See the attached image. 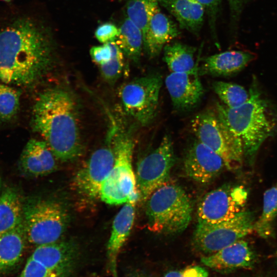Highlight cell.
Instances as JSON below:
<instances>
[{"label": "cell", "instance_id": "cell-1", "mask_svg": "<svg viewBox=\"0 0 277 277\" xmlns=\"http://www.w3.org/2000/svg\"><path fill=\"white\" fill-rule=\"evenodd\" d=\"M52 38L34 21L20 18L0 31V82L9 85L30 86L51 65Z\"/></svg>", "mask_w": 277, "mask_h": 277}, {"label": "cell", "instance_id": "cell-2", "mask_svg": "<svg viewBox=\"0 0 277 277\" xmlns=\"http://www.w3.org/2000/svg\"><path fill=\"white\" fill-rule=\"evenodd\" d=\"M31 126L58 160L71 162L81 155L77 107L67 91L54 88L41 93L33 106Z\"/></svg>", "mask_w": 277, "mask_h": 277}, {"label": "cell", "instance_id": "cell-3", "mask_svg": "<svg viewBox=\"0 0 277 277\" xmlns=\"http://www.w3.org/2000/svg\"><path fill=\"white\" fill-rule=\"evenodd\" d=\"M249 93V100L241 106L231 108L217 103L216 111L223 122L241 141L244 157L252 163L262 144L273 135L276 123L267 103L254 84Z\"/></svg>", "mask_w": 277, "mask_h": 277}, {"label": "cell", "instance_id": "cell-4", "mask_svg": "<svg viewBox=\"0 0 277 277\" xmlns=\"http://www.w3.org/2000/svg\"><path fill=\"white\" fill-rule=\"evenodd\" d=\"M192 202L179 185L166 182L146 201L148 228L155 233L175 234L189 225L192 217Z\"/></svg>", "mask_w": 277, "mask_h": 277}, {"label": "cell", "instance_id": "cell-5", "mask_svg": "<svg viewBox=\"0 0 277 277\" xmlns=\"http://www.w3.org/2000/svg\"><path fill=\"white\" fill-rule=\"evenodd\" d=\"M69 220L65 206L55 200L35 197L23 203L27 241L36 246L61 240Z\"/></svg>", "mask_w": 277, "mask_h": 277}, {"label": "cell", "instance_id": "cell-6", "mask_svg": "<svg viewBox=\"0 0 277 277\" xmlns=\"http://www.w3.org/2000/svg\"><path fill=\"white\" fill-rule=\"evenodd\" d=\"M134 145L129 134H122L115 141L114 164L102 185L100 194L101 200L107 204L135 203L138 199L132 166Z\"/></svg>", "mask_w": 277, "mask_h": 277}, {"label": "cell", "instance_id": "cell-7", "mask_svg": "<svg viewBox=\"0 0 277 277\" xmlns=\"http://www.w3.org/2000/svg\"><path fill=\"white\" fill-rule=\"evenodd\" d=\"M191 127L196 139L217 153L226 168L236 169L241 166L244 158L241 142L216 111L207 109L197 113L192 118Z\"/></svg>", "mask_w": 277, "mask_h": 277}, {"label": "cell", "instance_id": "cell-8", "mask_svg": "<svg viewBox=\"0 0 277 277\" xmlns=\"http://www.w3.org/2000/svg\"><path fill=\"white\" fill-rule=\"evenodd\" d=\"M254 222L253 213L245 210L219 223H198L193 234V244L207 255L214 253L251 233Z\"/></svg>", "mask_w": 277, "mask_h": 277}, {"label": "cell", "instance_id": "cell-9", "mask_svg": "<svg viewBox=\"0 0 277 277\" xmlns=\"http://www.w3.org/2000/svg\"><path fill=\"white\" fill-rule=\"evenodd\" d=\"M159 74H150L124 84L118 95L126 112L141 125H149L158 109L162 85Z\"/></svg>", "mask_w": 277, "mask_h": 277}, {"label": "cell", "instance_id": "cell-10", "mask_svg": "<svg viewBox=\"0 0 277 277\" xmlns=\"http://www.w3.org/2000/svg\"><path fill=\"white\" fill-rule=\"evenodd\" d=\"M174 163L172 142L169 135H165L159 145L137 163L136 187L140 201L146 202L155 190L167 182Z\"/></svg>", "mask_w": 277, "mask_h": 277}, {"label": "cell", "instance_id": "cell-11", "mask_svg": "<svg viewBox=\"0 0 277 277\" xmlns=\"http://www.w3.org/2000/svg\"><path fill=\"white\" fill-rule=\"evenodd\" d=\"M247 193L241 186L223 185L206 193L197 209L198 223L216 224L245 210Z\"/></svg>", "mask_w": 277, "mask_h": 277}, {"label": "cell", "instance_id": "cell-12", "mask_svg": "<svg viewBox=\"0 0 277 277\" xmlns=\"http://www.w3.org/2000/svg\"><path fill=\"white\" fill-rule=\"evenodd\" d=\"M113 149L104 147L95 150L77 171L73 180L76 190L84 197L100 198L102 185L114 162Z\"/></svg>", "mask_w": 277, "mask_h": 277}, {"label": "cell", "instance_id": "cell-13", "mask_svg": "<svg viewBox=\"0 0 277 277\" xmlns=\"http://www.w3.org/2000/svg\"><path fill=\"white\" fill-rule=\"evenodd\" d=\"M226 167L223 159L197 139L187 151L184 161L186 174L196 182L207 184Z\"/></svg>", "mask_w": 277, "mask_h": 277}, {"label": "cell", "instance_id": "cell-14", "mask_svg": "<svg viewBox=\"0 0 277 277\" xmlns=\"http://www.w3.org/2000/svg\"><path fill=\"white\" fill-rule=\"evenodd\" d=\"M77 246L61 239L37 246L30 258L61 277H68L77 258Z\"/></svg>", "mask_w": 277, "mask_h": 277}, {"label": "cell", "instance_id": "cell-15", "mask_svg": "<svg viewBox=\"0 0 277 277\" xmlns=\"http://www.w3.org/2000/svg\"><path fill=\"white\" fill-rule=\"evenodd\" d=\"M199 76L198 69L190 72H171L167 76L165 86L175 108L190 110L201 101L204 90Z\"/></svg>", "mask_w": 277, "mask_h": 277}, {"label": "cell", "instance_id": "cell-16", "mask_svg": "<svg viewBox=\"0 0 277 277\" xmlns=\"http://www.w3.org/2000/svg\"><path fill=\"white\" fill-rule=\"evenodd\" d=\"M255 261L254 251L248 243L242 239L201 259L205 266L223 273L252 268Z\"/></svg>", "mask_w": 277, "mask_h": 277}, {"label": "cell", "instance_id": "cell-17", "mask_svg": "<svg viewBox=\"0 0 277 277\" xmlns=\"http://www.w3.org/2000/svg\"><path fill=\"white\" fill-rule=\"evenodd\" d=\"M57 160L44 140L31 139L21 155L19 169L26 176H44L56 170Z\"/></svg>", "mask_w": 277, "mask_h": 277}, {"label": "cell", "instance_id": "cell-18", "mask_svg": "<svg viewBox=\"0 0 277 277\" xmlns=\"http://www.w3.org/2000/svg\"><path fill=\"white\" fill-rule=\"evenodd\" d=\"M257 57L248 50H230L202 58L199 75L229 76L244 69Z\"/></svg>", "mask_w": 277, "mask_h": 277}, {"label": "cell", "instance_id": "cell-19", "mask_svg": "<svg viewBox=\"0 0 277 277\" xmlns=\"http://www.w3.org/2000/svg\"><path fill=\"white\" fill-rule=\"evenodd\" d=\"M180 32L175 23L156 6L149 19L143 36L144 48L148 56H158L165 46L176 37Z\"/></svg>", "mask_w": 277, "mask_h": 277}, {"label": "cell", "instance_id": "cell-20", "mask_svg": "<svg viewBox=\"0 0 277 277\" xmlns=\"http://www.w3.org/2000/svg\"><path fill=\"white\" fill-rule=\"evenodd\" d=\"M135 203L128 202L115 215L107 246V256L109 271L117 277V262L119 253L128 239L135 217Z\"/></svg>", "mask_w": 277, "mask_h": 277}, {"label": "cell", "instance_id": "cell-21", "mask_svg": "<svg viewBox=\"0 0 277 277\" xmlns=\"http://www.w3.org/2000/svg\"><path fill=\"white\" fill-rule=\"evenodd\" d=\"M177 20L179 27L198 35L206 13L203 6L195 0H157Z\"/></svg>", "mask_w": 277, "mask_h": 277}, {"label": "cell", "instance_id": "cell-22", "mask_svg": "<svg viewBox=\"0 0 277 277\" xmlns=\"http://www.w3.org/2000/svg\"><path fill=\"white\" fill-rule=\"evenodd\" d=\"M27 241L23 222L0 236V275L10 272L19 264Z\"/></svg>", "mask_w": 277, "mask_h": 277}, {"label": "cell", "instance_id": "cell-23", "mask_svg": "<svg viewBox=\"0 0 277 277\" xmlns=\"http://www.w3.org/2000/svg\"><path fill=\"white\" fill-rule=\"evenodd\" d=\"M23 203L18 190L14 187L0 193V236L23 222Z\"/></svg>", "mask_w": 277, "mask_h": 277}, {"label": "cell", "instance_id": "cell-24", "mask_svg": "<svg viewBox=\"0 0 277 277\" xmlns=\"http://www.w3.org/2000/svg\"><path fill=\"white\" fill-rule=\"evenodd\" d=\"M163 49V60L171 72H190L198 69V61L194 59L196 48L175 42L166 45Z\"/></svg>", "mask_w": 277, "mask_h": 277}, {"label": "cell", "instance_id": "cell-25", "mask_svg": "<svg viewBox=\"0 0 277 277\" xmlns=\"http://www.w3.org/2000/svg\"><path fill=\"white\" fill-rule=\"evenodd\" d=\"M115 42L127 57L135 63H139L144 46L143 34L141 30L128 17L120 27Z\"/></svg>", "mask_w": 277, "mask_h": 277}, {"label": "cell", "instance_id": "cell-26", "mask_svg": "<svg viewBox=\"0 0 277 277\" xmlns=\"http://www.w3.org/2000/svg\"><path fill=\"white\" fill-rule=\"evenodd\" d=\"M276 216L277 182L264 194L263 211L260 217L254 222L253 230L262 238L273 237Z\"/></svg>", "mask_w": 277, "mask_h": 277}, {"label": "cell", "instance_id": "cell-27", "mask_svg": "<svg viewBox=\"0 0 277 277\" xmlns=\"http://www.w3.org/2000/svg\"><path fill=\"white\" fill-rule=\"evenodd\" d=\"M212 88L224 105L231 108H236L246 103L250 93L243 86L223 81H215Z\"/></svg>", "mask_w": 277, "mask_h": 277}, {"label": "cell", "instance_id": "cell-28", "mask_svg": "<svg viewBox=\"0 0 277 277\" xmlns=\"http://www.w3.org/2000/svg\"><path fill=\"white\" fill-rule=\"evenodd\" d=\"M157 5V0H128L127 2V17L141 30L143 36L151 12Z\"/></svg>", "mask_w": 277, "mask_h": 277}, {"label": "cell", "instance_id": "cell-29", "mask_svg": "<svg viewBox=\"0 0 277 277\" xmlns=\"http://www.w3.org/2000/svg\"><path fill=\"white\" fill-rule=\"evenodd\" d=\"M21 94L18 89L0 82V121H10L16 115Z\"/></svg>", "mask_w": 277, "mask_h": 277}, {"label": "cell", "instance_id": "cell-30", "mask_svg": "<svg viewBox=\"0 0 277 277\" xmlns=\"http://www.w3.org/2000/svg\"><path fill=\"white\" fill-rule=\"evenodd\" d=\"M112 57L106 64L98 66L103 77L108 82L114 83L121 75L124 66V56L122 51L115 41L109 43Z\"/></svg>", "mask_w": 277, "mask_h": 277}, {"label": "cell", "instance_id": "cell-31", "mask_svg": "<svg viewBox=\"0 0 277 277\" xmlns=\"http://www.w3.org/2000/svg\"><path fill=\"white\" fill-rule=\"evenodd\" d=\"M16 277H61L48 270L31 258L27 260L23 270Z\"/></svg>", "mask_w": 277, "mask_h": 277}, {"label": "cell", "instance_id": "cell-32", "mask_svg": "<svg viewBox=\"0 0 277 277\" xmlns=\"http://www.w3.org/2000/svg\"><path fill=\"white\" fill-rule=\"evenodd\" d=\"M203 6L208 17L212 37L216 39V24L222 0H195Z\"/></svg>", "mask_w": 277, "mask_h": 277}, {"label": "cell", "instance_id": "cell-33", "mask_svg": "<svg viewBox=\"0 0 277 277\" xmlns=\"http://www.w3.org/2000/svg\"><path fill=\"white\" fill-rule=\"evenodd\" d=\"M94 34L100 42L105 44L115 41L119 34V28L113 24L106 23L98 26Z\"/></svg>", "mask_w": 277, "mask_h": 277}, {"label": "cell", "instance_id": "cell-34", "mask_svg": "<svg viewBox=\"0 0 277 277\" xmlns=\"http://www.w3.org/2000/svg\"><path fill=\"white\" fill-rule=\"evenodd\" d=\"M229 6L231 29L236 32L242 12L249 0H227Z\"/></svg>", "mask_w": 277, "mask_h": 277}, {"label": "cell", "instance_id": "cell-35", "mask_svg": "<svg viewBox=\"0 0 277 277\" xmlns=\"http://www.w3.org/2000/svg\"><path fill=\"white\" fill-rule=\"evenodd\" d=\"M90 53L93 61L98 66L103 65L110 60L112 57L111 50L109 43L101 46H93Z\"/></svg>", "mask_w": 277, "mask_h": 277}, {"label": "cell", "instance_id": "cell-36", "mask_svg": "<svg viewBox=\"0 0 277 277\" xmlns=\"http://www.w3.org/2000/svg\"><path fill=\"white\" fill-rule=\"evenodd\" d=\"M208 274L205 268L195 265L182 270L170 271L164 277H208Z\"/></svg>", "mask_w": 277, "mask_h": 277}, {"label": "cell", "instance_id": "cell-37", "mask_svg": "<svg viewBox=\"0 0 277 277\" xmlns=\"http://www.w3.org/2000/svg\"><path fill=\"white\" fill-rule=\"evenodd\" d=\"M128 277H153L143 271H134L131 273Z\"/></svg>", "mask_w": 277, "mask_h": 277}, {"label": "cell", "instance_id": "cell-38", "mask_svg": "<svg viewBox=\"0 0 277 277\" xmlns=\"http://www.w3.org/2000/svg\"><path fill=\"white\" fill-rule=\"evenodd\" d=\"M2 179L1 177H0V192L2 190Z\"/></svg>", "mask_w": 277, "mask_h": 277}, {"label": "cell", "instance_id": "cell-39", "mask_svg": "<svg viewBox=\"0 0 277 277\" xmlns=\"http://www.w3.org/2000/svg\"><path fill=\"white\" fill-rule=\"evenodd\" d=\"M4 1H6V2H10L11 0H3Z\"/></svg>", "mask_w": 277, "mask_h": 277}, {"label": "cell", "instance_id": "cell-40", "mask_svg": "<svg viewBox=\"0 0 277 277\" xmlns=\"http://www.w3.org/2000/svg\"><path fill=\"white\" fill-rule=\"evenodd\" d=\"M276 264H277V262H276Z\"/></svg>", "mask_w": 277, "mask_h": 277}]
</instances>
